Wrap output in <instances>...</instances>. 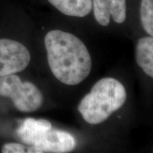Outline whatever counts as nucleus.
Here are the masks:
<instances>
[{
	"mask_svg": "<svg viewBox=\"0 0 153 153\" xmlns=\"http://www.w3.org/2000/svg\"><path fill=\"white\" fill-rule=\"evenodd\" d=\"M76 145L75 139L71 134L63 131L51 129L37 144L27 148V152H69L75 148Z\"/></svg>",
	"mask_w": 153,
	"mask_h": 153,
	"instance_id": "nucleus-5",
	"label": "nucleus"
},
{
	"mask_svg": "<svg viewBox=\"0 0 153 153\" xmlns=\"http://www.w3.org/2000/svg\"><path fill=\"white\" fill-rule=\"evenodd\" d=\"M94 14L99 24L107 26L111 16L117 24H122L126 19V0H92Z\"/></svg>",
	"mask_w": 153,
	"mask_h": 153,
	"instance_id": "nucleus-6",
	"label": "nucleus"
},
{
	"mask_svg": "<svg viewBox=\"0 0 153 153\" xmlns=\"http://www.w3.org/2000/svg\"><path fill=\"white\" fill-rule=\"evenodd\" d=\"M63 14L85 17L92 9V0H48Z\"/></svg>",
	"mask_w": 153,
	"mask_h": 153,
	"instance_id": "nucleus-8",
	"label": "nucleus"
},
{
	"mask_svg": "<svg viewBox=\"0 0 153 153\" xmlns=\"http://www.w3.org/2000/svg\"><path fill=\"white\" fill-rule=\"evenodd\" d=\"M127 99L125 87L112 77L103 78L82 99L78 111L88 123L97 125L121 108Z\"/></svg>",
	"mask_w": 153,
	"mask_h": 153,
	"instance_id": "nucleus-2",
	"label": "nucleus"
},
{
	"mask_svg": "<svg viewBox=\"0 0 153 153\" xmlns=\"http://www.w3.org/2000/svg\"><path fill=\"white\" fill-rule=\"evenodd\" d=\"M136 62L149 76H153V38L144 37L139 39L136 46Z\"/></svg>",
	"mask_w": 153,
	"mask_h": 153,
	"instance_id": "nucleus-9",
	"label": "nucleus"
},
{
	"mask_svg": "<svg viewBox=\"0 0 153 153\" xmlns=\"http://www.w3.org/2000/svg\"><path fill=\"white\" fill-rule=\"evenodd\" d=\"M0 97L10 98L22 112L37 111L43 103L41 91L30 82H22L15 74L0 76Z\"/></svg>",
	"mask_w": 153,
	"mask_h": 153,
	"instance_id": "nucleus-3",
	"label": "nucleus"
},
{
	"mask_svg": "<svg viewBox=\"0 0 153 153\" xmlns=\"http://www.w3.org/2000/svg\"><path fill=\"white\" fill-rule=\"evenodd\" d=\"M30 60L29 51L22 43L7 38L0 39V76L23 71Z\"/></svg>",
	"mask_w": 153,
	"mask_h": 153,
	"instance_id": "nucleus-4",
	"label": "nucleus"
},
{
	"mask_svg": "<svg viewBox=\"0 0 153 153\" xmlns=\"http://www.w3.org/2000/svg\"><path fill=\"white\" fill-rule=\"evenodd\" d=\"M51 129L52 125L48 120L28 118L22 122L16 133L23 142L31 146L37 144Z\"/></svg>",
	"mask_w": 153,
	"mask_h": 153,
	"instance_id": "nucleus-7",
	"label": "nucleus"
},
{
	"mask_svg": "<svg viewBox=\"0 0 153 153\" xmlns=\"http://www.w3.org/2000/svg\"><path fill=\"white\" fill-rule=\"evenodd\" d=\"M3 153H25L27 152V148L24 145L16 143H7L1 148Z\"/></svg>",
	"mask_w": 153,
	"mask_h": 153,
	"instance_id": "nucleus-11",
	"label": "nucleus"
},
{
	"mask_svg": "<svg viewBox=\"0 0 153 153\" xmlns=\"http://www.w3.org/2000/svg\"><path fill=\"white\" fill-rule=\"evenodd\" d=\"M140 19L147 33L153 36V0H141Z\"/></svg>",
	"mask_w": 153,
	"mask_h": 153,
	"instance_id": "nucleus-10",
	"label": "nucleus"
},
{
	"mask_svg": "<svg viewBox=\"0 0 153 153\" xmlns=\"http://www.w3.org/2000/svg\"><path fill=\"white\" fill-rule=\"evenodd\" d=\"M45 45L50 69L62 83L76 85L89 75L91 58L79 38L68 32L53 30L45 36Z\"/></svg>",
	"mask_w": 153,
	"mask_h": 153,
	"instance_id": "nucleus-1",
	"label": "nucleus"
}]
</instances>
